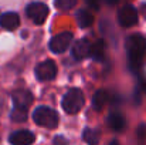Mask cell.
<instances>
[{
	"mask_svg": "<svg viewBox=\"0 0 146 145\" xmlns=\"http://www.w3.org/2000/svg\"><path fill=\"white\" fill-rule=\"evenodd\" d=\"M126 53H128V63L131 70L139 71L146 54V40L138 34L129 36L126 40Z\"/></svg>",
	"mask_w": 146,
	"mask_h": 145,
	"instance_id": "cell-1",
	"label": "cell"
},
{
	"mask_svg": "<svg viewBox=\"0 0 146 145\" xmlns=\"http://www.w3.org/2000/svg\"><path fill=\"white\" fill-rule=\"evenodd\" d=\"M33 120L37 125L44 128H55L58 125V114L48 107H38L33 112Z\"/></svg>",
	"mask_w": 146,
	"mask_h": 145,
	"instance_id": "cell-2",
	"label": "cell"
},
{
	"mask_svg": "<svg viewBox=\"0 0 146 145\" xmlns=\"http://www.w3.org/2000/svg\"><path fill=\"white\" fill-rule=\"evenodd\" d=\"M84 94L80 88H71L62 98V108L67 114H77L84 105Z\"/></svg>",
	"mask_w": 146,
	"mask_h": 145,
	"instance_id": "cell-3",
	"label": "cell"
},
{
	"mask_svg": "<svg viewBox=\"0 0 146 145\" xmlns=\"http://www.w3.org/2000/svg\"><path fill=\"white\" fill-rule=\"evenodd\" d=\"M26 13L36 24H43L48 16V7L44 3H30L26 9Z\"/></svg>",
	"mask_w": 146,
	"mask_h": 145,
	"instance_id": "cell-4",
	"label": "cell"
},
{
	"mask_svg": "<svg viewBox=\"0 0 146 145\" xmlns=\"http://www.w3.org/2000/svg\"><path fill=\"white\" fill-rule=\"evenodd\" d=\"M118 21L121 26L123 27H131V26H135L136 21H138V10L128 4V6H123L119 13H118Z\"/></svg>",
	"mask_w": 146,
	"mask_h": 145,
	"instance_id": "cell-5",
	"label": "cell"
},
{
	"mask_svg": "<svg viewBox=\"0 0 146 145\" xmlns=\"http://www.w3.org/2000/svg\"><path fill=\"white\" fill-rule=\"evenodd\" d=\"M71 40H72V33H70V31L60 33V34H57V36H54V37L51 39L50 48H51V51H54V53H64L67 48L70 47Z\"/></svg>",
	"mask_w": 146,
	"mask_h": 145,
	"instance_id": "cell-6",
	"label": "cell"
},
{
	"mask_svg": "<svg viewBox=\"0 0 146 145\" xmlns=\"http://www.w3.org/2000/svg\"><path fill=\"white\" fill-rule=\"evenodd\" d=\"M36 76L41 81L52 80L57 76V65H55V63L51 61V60H46V61L40 63L37 65V68H36Z\"/></svg>",
	"mask_w": 146,
	"mask_h": 145,
	"instance_id": "cell-7",
	"label": "cell"
},
{
	"mask_svg": "<svg viewBox=\"0 0 146 145\" xmlns=\"http://www.w3.org/2000/svg\"><path fill=\"white\" fill-rule=\"evenodd\" d=\"M36 137L31 131L27 130H21V131H16L9 137V141L11 145H31L34 142Z\"/></svg>",
	"mask_w": 146,
	"mask_h": 145,
	"instance_id": "cell-8",
	"label": "cell"
},
{
	"mask_svg": "<svg viewBox=\"0 0 146 145\" xmlns=\"http://www.w3.org/2000/svg\"><path fill=\"white\" fill-rule=\"evenodd\" d=\"M13 102H14V107L27 110L33 102V96L27 90H17L13 93Z\"/></svg>",
	"mask_w": 146,
	"mask_h": 145,
	"instance_id": "cell-9",
	"label": "cell"
},
{
	"mask_svg": "<svg viewBox=\"0 0 146 145\" xmlns=\"http://www.w3.org/2000/svg\"><path fill=\"white\" fill-rule=\"evenodd\" d=\"M91 53H92V44L87 39L77 41L74 44V47H72V54H74V57L77 60H82V58L88 57Z\"/></svg>",
	"mask_w": 146,
	"mask_h": 145,
	"instance_id": "cell-10",
	"label": "cell"
},
{
	"mask_svg": "<svg viewBox=\"0 0 146 145\" xmlns=\"http://www.w3.org/2000/svg\"><path fill=\"white\" fill-rule=\"evenodd\" d=\"M19 24H20V19H19L17 13L7 11L0 17V26L6 30H14L19 27Z\"/></svg>",
	"mask_w": 146,
	"mask_h": 145,
	"instance_id": "cell-11",
	"label": "cell"
},
{
	"mask_svg": "<svg viewBox=\"0 0 146 145\" xmlns=\"http://www.w3.org/2000/svg\"><path fill=\"white\" fill-rule=\"evenodd\" d=\"M108 125L115 131H122L126 125V120L121 112H112L108 117Z\"/></svg>",
	"mask_w": 146,
	"mask_h": 145,
	"instance_id": "cell-12",
	"label": "cell"
},
{
	"mask_svg": "<svg viewBox=\"0 0 146 145\" xmlns=\"http://www.w3.org/2000/svg\"><path fill=\"white\" fill-rule=\"evenodd\" d=\"M106 101H108V93L105 90H98L92 98V105L97 111H101L104 108V105L106 104Z\"/></svg>",
	"mask_w": 146,
	"mask_h": 145,
	"instance_id": "cell-13",
	"label": "cell"
},
{
	"mask_svg": "<svg viewBox=\"0 0 146 145\" xmlns=\"http://www.w3.org/2000/svg\"><path fill=\"white\" fill-rule=\"evenodd\" d=\"M77 21H78V24H80L82 29H85V27H90V26L92 24L94 16H92L88 10H80V11L77 13Z\"/></svg>",
	"mask_w": 146,
	"mask_h": 145,
	"instance_id": "cell-14",
	"label": "cell"
},
{
	"mask_svg": "<svg viewBox=\"0 0 146 145\" xmlns=\"http://www.w3.org/2000/svg\"><path fill=\"white\" fill-rule=\"evenodd\" d=\"M82 138L88 145H98V142H99V132L97 130H92V128H85L84 134H82Z\"/></svg>",
	"mask_w": 146,
	"mask_h": 145,
	"instance_id": "cell-15",
	"label": "cell"
},
{
	"mask_svg": "<svg viewBox=\"0 0 146 145\" xmlns=\"http://www.w3.org/2000/svg\"><path fill=\"white\" fill-rule=\"evenodd\" d=\"M11 120H13V121H17V122L26 121V120H27V110L14 107V110H13V112H11Z\"/></svg>",
	"mask_w": 146,
	"mask_h": 145,
	"instance_id": "cell-16",
	"label": "cell"
},
{
	"mask_svg": "<svg viewBox=\"0 0 146 145\" xmlns=\"http://www.w3.org/2000/svg\"><path fill=\"white\" fill-rule=\"evenodd\" d=\"M54 4L60 10H71L77 4V0H54Z\"/></svg>",
	"mask_w": 146,
	"mask_h": 145,
	"instance_id": "cell-17",
	"label": "cell"
},
{
	"mask_svg": "<svg viewBox=\"0 0 146 145\" xmlns=\"http://www.w3.org/2000/svg\"><path fill=\"white\" fill-rule=\"evenodd\" d=\"M91 54H92L97 60H101V58H102V55H104V43H102V40H99L97 44H94Z\"/></svg>",
	"mask_w": 146,
	"mask_h": 145,
	"instance_id": "cell-18",
	"label": "cell"
},
{
	"mask_svg": "<svg viewBox=\"0 0 146 145\" xmlns=\"http://www.w3.org/2000/svg\"><path fill=\"white\" fill-rule=\"evenodd\" d=\"M54 144H55V145H67V144H68V141H67L64 137H55Z\"/></svg>",
	"mask_w": 146,
	"mask_h": 145,
	"instance_id": "cell-19",
	"label": "cell"
},
{
	"mask_svg": "<svg viewBox=\"0 0 146 145\" xmlns=\"http://www.w3.org/2000/svg\"><path fill=\"white\" fill-rule=\"evenodd\" d=\"M87 1H88V3H90V4L92 6V7L98 9V0H87Z\"/></svg>",
	"mask_w": 146,
	"mask_h": 145,
	"instance_id": "cell-20",
	"label": "cell"
},
{
	"mask_svg": "<svg viewBox=\"0 0 146 145\" xmlns=\"http://www.w3.org/2000/svg\"><path fill=\"white\" fill-rule=\"evenodd\" d=\"M142 13H143V16L146 17V4H143V6H142Z\"/></svg>",
	"mask_w": 146,
	"mask_h": 145,
	"instance_id": "cell-21",
	"label": "cell"
},
{
	"mask_svg": "<svg viewBox=\"0 0 146 145\" xmlns=\"http://www.w3.org/2000/svg\"><path fill=\"white\" fill-rule=\"evenodd\" d=\"M106 1H108V3H109V4H115V3H116V1H118V0H106Z\"/></svg>",
	"mask_w": 146,
	"mask_h": 145,
	"instance_id": "cell-22",
	"label": "cell"
},
{
	"mask_svg": "<svg viewBox=\"0 0 146 145\" xmlns=\"http://www.w3.org/2000/svg\"><path fill=\"white\" fill-rule=\"evenodd\" d=\"M109 145H119V144H118L116 141H112V142H111V144H109Z\"/></svg>",
	"mask_w": 146,
	"mask_h": 145,
	"instance_id": "cell-23",
	"label": "cell"
}]
</instances>
